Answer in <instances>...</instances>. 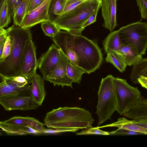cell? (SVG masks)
Returning a JSON list of instances; mask_svg holds the SVG:
<instances>
[{
    "mask_svg": "<svg viewBox=\"0 0 147 147\" xmlns=\"http://www.w3.org/2000/svg\"><path fill=\"white\" fill-rule=\"evenodd\" d=\"M114 83L116 99V110L120 115H123L140 101L141 93L137 87L129 84L126 80L115 78Z\"/></svg>",
    "mask_w": 147,
    "mask_h": 147,
    "instance_id": "obj_8",
    "label": "cell"
},
{
    "mask_svg": "<svg viewBox=\"0 0 147 147\" xmlns=\"http://www.w3.org/2000/svg\"><path fill=\"white\" fill-rule=\"evenodd\" d=\"M115 78L109 75L102 78L98 93V101L96 113L99 117L98 125L108 119L116 111V99L114 86Z\"/></svg>",
    "mask_w": 147,
    "mask_h": 147,
    "instance_id": "obj_5",
    "label": "cell"
},
{
    "mask_svg": "<svg viewBox=\"0 0 147 147\" xmlns=\"http://www.w3.org/2000/svg\"><path fill=\"white\" fill-rule=\"evenodd\" d=\"M101 6L102 5L99 6L85 22L82 27L83 29H84L86 27L96 21L98 13L101 7Z\"/></svg>",
    "mask_w": 147,
    "mask_h": 147,
    "instance_id": "obj_35",
    "label": "cell"
},
{
    "mask_svg": "<svg viewBox=\"0 0 147 147\" xmlns=\"http://www.w3.org/2000/svg\"><path fill=\"white\" fill-rule=\"evenodd\" d=\"M22 0H8V6L11 17H13Z\"/></svg>",
    "mask_w": 147,
    "mask_h": 147,
    "instance_id": "obj_34",
    "label": "cell"
},
{
    "mask_svg": "<svg viewBox=\"0 0 147 147\" xmlns=\"http://www.w3.org/2000/svg\"><path fill=\"white\" fill-rule=\"evenodd\" d=\"M118 30L122 44L131 45L142 56L147 49V23L140 21L129 24Z\"/></svg>",
    "mask_w": 147,
    "mask_h": 147,
    "instance_id": "obj_6",
    "label": "cell"
},
{
    "mask_svg": "<svg viewBox=\"0 0 147 147\" xmlns=\"http://www.w3.org/2000/svg\"><path fill=\"white\" fill-rule=\"evenodd\" d=\"M30 0H22L12 17L14 24L20 26L27 13Z\"/></svg>",
    "mask_w": 147,
    "mask_h": 147,
    "instance_id": "obj_24",
    "label": "cell"
},
{
    "mask_svg": "<svg viewBox=\"0 0 147 147\" xmlns=\"http://www.w3.org/2000/svg\"><path fill=\"white\" fill-rule=\"evenodd\" d=\"M147 71V58H142L133 65L130 79L135 84H139L138 79Z\"/></svg>",
    "mask_w": 147,
    "mask_h": 147,
    "instance_id": "obj_22",
    "label": "cell"
},
{
    "mask_svg": "<svg viewBox=\"0 0 147 147\" xmlns=\"http://www.w3.org/2000/svg\"><path fill=\"white\" fill-rule=\"evenodd\" d=\"M60 50L61 56L59 62L55 67L52 70L46 77L45 80L53 84L54 86H65L73 88V80L67 76L66 66L69 61L67 57Z\"/></svg>",
    "mask_w": 147,
    "mask_h": 147,
    "instance_id": "obj_12",
    "label": "cell"
},
{
    "mask_svg": "<svg viewBox=\"0 0 147 147\" xmlns=\"http://www.w3.org/2000/svg\"><path fill=\"white\" fill-rule=\"evenodd\" d=\"M30 80L21 75L6 76L0 74V96L30 95Z\"/></svg>",
    "mask_w": 147,
    "mask_h": 147,
    "instance_id": "obj_9",
    "label": "cell"
},
{
    "mask_svg": "<svg viewBox=\"0 0 147 147\" xmlns=\"http://www.w3.org/2000/svg\"><path fill=\"white\" fill-rule=\"evenodd\" d=\"M106 127H116L125 130L138 132L147 135V129L133 123L131 120L123 117L119 118L117 121L113 123L101 127L99 128Z\"/></svg>",
    "mask_w": 147,
    "mask_h": 147,
    "instance_id": "obj_17",
    "label": "cell"
},
{
    "mask_svg": "<svg viewBox=\"0 0 147 147\" xmlns=\"http://www.w3.org/2000/svg\"><path fill=\"white\" fill-rule=\"evenodd\" d=\"M109 135L115 136H129L146 135L141 132L125 130L118 128L116 130L109 132Z\"/></svg>",
    "mask_w": 147,
    "mask_h": 147,
    "instance_id": "obj_31",
    "label": "cell"
},
{
    "mask_svg": "<svg viewBox=\"0 0 147 147\" xmlns=\"http://www.w3.org/2000/svg\"><path fill=\"white\" fill-rule=\"evenodd\" d=\"M44 124L49 128H72L85 129L92 127L94 120L89 111L83 108L65 107L47 113Z\"/></svg>",
    "mask_w": 147,
    "mask_h": 147,
    "instance_id": "obj_2",
    "label": "cell"
},
{
    "mask_svg": "<svg viewBox=\"0 0 147 147\" xmlns=\"http://www.w3.org/2000/svg\"><path fill=\"white\" fill-rule=\"evenodd\" d=\"M50 0H45L38 7L27 13L20 27L30 29L37 24L49 20L48 11Z\"/></svg>",
    "mask_w": 147,
    "mask_h": 147,
    "instance_id": "obj_14",
    "label": "cell"
},
{
    "mask_svg": "<svg viewBox=\"0 0 147 147\" xmlns=\"http://www.w3.org/2000/svg\"><path fill=\"white\" fill-rule=\"evenodd\" d=\"M0 103L4 110L7 111L30 110L36 109L40 106L30 95L0 96Z\"/></svg>",
    "mask_w": 147,
    "mask_h": 147,
    "instance_id": "obj_11",
    "label": "cell"
},
{
    "mask_svg": "<svg viewBox=\"0 0 147 147\" xmlns=\"http://www.w3.org/2000/svg\"><path fill=\"white\" fill-rule=\"evenodd\" d=\"M60 56V49L55 43H53L46 52L42 54L38 60V67L44 80L57 66Z\"/></svg>",
    "mask_w": 147,
    "mask_h": 147,
    "instance_id": "obj_13",
    "label": "cell"
},
{
    "mask_svg": "<svg viewBox=\"0 0 147 147\" xmlns=\"http://www.w3.org/2000/svg\"><path fill=\"white\" fill-rule=\"evenodd\" d=\"M102 44L106 53L109 50L118 52L122 44L118 30L111 32L103 40Z\"/></svg>",
    "mask_w": 147,
    "mask_h": 147,
    "instance_id": "obj_19",
    "label": "cell"
},
{
    "mask_svg": "<svg viewBox=\"0 0 147 147\" xmlns=\"http://www.w3.org/2000/svg\"><path fill=\"white\" fill-rule=\"evenodd\" d=\"M45 124L33 117L16 116L0 122L2 130L10 135L42 134Z\"/></svg>",
    "mask_w": 147,
    "mask_h": 147,
    "instance_id": "obj_7",
    "label": "cell"
},
{
    "mask_svg": "<svg viewBox=\"0 0 147 147\" xmlns=\"http://www.w3.org/2000/svg\"><path fill=\"white\" fill-rule=\"evenodd\" d=\"M79 129H78L72 128H60L53 129L45 128L42 131V134H57L67 131L74 132L78 131Z\"/></svg>",
    "mask_w": 147,
    "mask_h": 147,
    "instance_id": "obj_30",
    "label": "cell"
},
{
    "mask_svg": "<svg viewBox=\"0 0 147 147\" xmlns=\"http://www.w3.org/2000/svg\"><path fill=\"white\" fill-rule=\"evenodd\" d=\"M123 57L127 65H133L142 58L132 46L129 44H122L118 52Z\"/></svg>",
    "mask_w": 147,
    "mask_h": 147,
    "instance_id": "obj_18",
    "label": "cell"
},
{
    "mask_svg": "<svg viewBox=\"0 0 147 147\" xmlns=\"http://www.w3.org/2000/svg\"><path fill=\"white\" fill-rule=\"evenodd\" d=\"M61 50L70 62L78 66L79 65L80 57L78 54L74 50L70 48H67Z\"/></svg>",
    "mask_w": 147,
    "mask_h": 147,
    "instance_id": "obj_27",
    "label": "cell"
},
{
    "mask_svg": "<svg viewBox=\"0 0 147 147\" xmlns=\"http://www.w3.org/2000/svg\"><path fill=\"white\" fill-rule=\"evenodd\" d=\"M0 5V27L4 28L7 27L11 21L8 0H4Z\"/></svg>",
    "mask_w": 147,
    "mask_h": 147,
    "instance_id": "obj_25",
    "label": "cell"
},
{
    "mask_svg": "<svg viewBox=\"0 0 147 147\" xmlns=\"http://www.w3.org/2000/svg\"><path fill=\"white\" fill-rule=\"evenodd\" d=\"M6 34L12 40V49L10 55L0 63V74L6 76L20 75L21 61L25 47L32 39L29 28H23L15 24L6 29Z\"/></svg>",
    "mask_w": 147,
    "mask_h": 147,
    "instance_id": "obj_3",
    "label": "cell"
},
{
    "mask_svg": "<svg viewBox=\"0 0 147 147\" xmlns=\"http://www.w3.org/2000/svg\"><path fill=\"white\" fill-rule=\"evenodd\" d=\"M5 41L0 42V57L2 56Z\"/></svg>",
    "mask_w": 147,
    "mask_h": 147,
    "instance_id": "obj_39",
    "label": "cell"
},
{
    "mask_svg": "<svg viewBox=\"0 0 147 147\" xmlns=\"http://www.w3.org/2000/svg\"><path fill=\"white\" fill-rule=\"evenodd\" d=\"M102 14L104 20L103 26L113 32L117 25V0H102Z\"/></svg>",
    "mask_w": 147,
    "mask_h": 147,
    "instance_id": "obj_15",
    "label": "cell"
},
{
    "mask_svg": "<svg viewBox=\"0 0 147 147\" xmlns=\"http://www.w3.org/2000/svg\"><path fill=\"white\" fill-rule=\"evenodd\" d=\"M102 0H87L73 9L62 14L54 22L59 29L81 34L82 27L89 17L102 5Z\"/></svg>",
    "mask_w": 147,
    "mask_h": 147,
    "instance_id": "obj_4",
    "label": "cell"
},
{
    "mask_svg": "<svg viewBox=\"0 0 147 147\" xmlns=\"http://www.w3.org/2000/svg\"><path fill=\"white\" fill-rule=\"evenodd\" d=\"M92 134L109 135L108 132L105 131L100 130L99 127H90L86 129H84L80 132L76 134V135H78Z\"/></svg>",
    "mask_w": 147,
    "mask_h": 147,
    "instance_id": "obj_29",
    "label": "cell"
},
{
    "mask_svg": "<svg viewBox=\"0 0 147 147\" xmlns=\"http://www.w3.org/2000/svg\"><path fill=\"white\" fill-rule=\"evenodd\" d=\"M4 1V0H0V4H1V3H2Z\"/></svg>",
    "mask_w": 147,
    "mask_h": 147,
    "instance_id": "obj_41",
    "label": "cell"
},
{
    "mask_svg": "<svg viewBox=\"0 0 147 147\" xmlns=\"http://www.w3.org/2000/svg\"><path fill=\"white\" fill-rule=\"evenodd\" d=\"M36 49L32 40H29L25 47L21 61L20 75L29 80L36 73L38 67Z\"/></svg>",
    "mask_w": 147,
    "mask_h": 147,
    "instance_id": "obj_10",
    "label": "cell"
},
{
    "mask_svg": "<svg viewBox=\"0 0 147 147\" xmlns=\"http://www.w3.org/2000/svg\"><path fill=\"white\" fill-rule=\"evenodd\" d=\"M7 37L5 42L3 53L2 56L0 57V63L4 61L10 55L12 49L11 38L7 34Z\"/></svg>",
    "mask_w": 147,
    "mask_h": 147,
    "instance_id": "obj_28",
    "label": "cell"
},
{
    "mask_svg": "<svg viewBox=\"0 0 147 147\" xmlns=\"http://www.w3.org/2000/svg\"><path fill=\"white\" fill-rule=\"evenodd\" d=\"M142 76L147 77V71L144 73Z\"/></svg>",
    "mask_w": 147,
    "mask_h": 147,
    "instance_id": "obj_40",
    "label": "cell"
},
{
    "mask_svg": "<svg viewBox=\"0 0 147 147\" xmlns=\"http://www.w3.org/2000/svg\"><path fill=\"white\" fill-rule=\"evenodd\" d=\"M106 54L105 60L107 62L112 64L121 72L125 71L127 65L119 53L114 50H109Z\"/></svg>",
    "mask_w": 147,
    "mask_h": 147,
    "instance_id": "obj_21",
    "label": "cell"
},
{
    "mask_svg": "<svg viewBox=\"0 0 147 147\" xmlns=\"http://www.w3.org/2000/svg\"><path fill=\"white\" fill-rule=\"evenodd\" d=\"M67 0H50L48 11L49 20L53 22L62 14Z\"/></svg>",
    "mask_w": 147,
    "mask_h": 147,
    "instance_id": "obj_20",
    "label": "cell"
},
{
    "mask_svg": "<svg viewBox=\"0 0 147 147\" xmlns=\"http://www.w3.org/2000/svg\"><path fill=\"white\" fill-rule=\"evenodd\" d=\"M132 122L136 125L147 129V123L140 122L132 120Z\"/></svg>",
    "mask_w": 147,
    "mask_h": 147,
    "instance_id": "obj_38",
    "label": "cell"
},
{
    "mask_svg": "<svg viewBox=\"0 0 147 147\" xmlns=\"http://www.w3.org/2000/svg\"><path fill=\"white\" fill-rule=\"evenodd\" d=\"M41 27L45 34L51 38L60 30L54 22L49 20L42 22Z\"/></svg>",
    "mask_w": 147,
    "mask_h": 147,
    "instance_id": "obj_26",
    "label": "cell"
},
{
    "mask_svg": "<svg viewBox=\"0 0 147 147\" xmlns=\"http://www.w3.org/2000/svg\"><path fill=\"white\" fill-rule=\"evenodd\" d=\"M66 69L67 76L73 80L74 83L78 84L80 83L83 74L86 73L82 68L69 61L67 64Z\"/></svg>",
    "mask_w": 147,
    "mask_h": 147,
    "instance_id": "obj_23",
    "label": "cell"
},
{
    "mask_svg": "<svg viewBox=\"0 0 147 147\" xmlns=\"http://www.w3.org/2000/svg\"><path fill=\"white\" fill-rule=\"evenodd\" d=\"M44 1L42 0H30L27 13L38 7Z\"/></svg>",
    "mask_w": 147,
    "mask_h": 147,
    "instance_id": "obj_36",
    "label": "cell"
},
{
    "mask_svg": "<svg viewBox=\"0 0 147 147\" xmlns=\"http://www.w3.org/2000/svg\"><path fill=\"white\" fill-rule=\"evenodd\" d=\"M7 37L6 29L0 27V42L5 41Z\"/></svg>",
    "mask_w": 147,
    "mask_h": 147,
    "instance_id": "obj_37",
    "label": "cell"
},
{
    "mask_svg": "<svg viewBox=\"0 0 147 147\" xmlns=\"http://www.w3.org/2000/svg\"><path fill=\"white\" fill-rule=\"evenodd\" d=\"M84 1L83 0H68L62 14L73 9Z\"/></svg>",
    "mask_w": 147,
    "mask_h": 147,
    "instance_id": "obj_33",
    "label": "cell"
},
{
    "mask_svg": "<svg viewBox=\"0 0 147 147\" xmlns=\"http://www.w3.org/2000/svg\"><path fill=\"white\" fill-rule=\"evenodd\" d=\"M44 80L36 73L30 79V95L40 106L41 105L46 95Z\"/></svg>",
    "mask_w": 147,
    "mask_h": 147,
    "instance_id": "obj_16",
    "label": "cell"
},
{
    "mask_svg": "<svg viewBox=\"0 0 147 147\" xmlns=\"http://www.w3.org/2000/svg\"><path fill=\"white\" fill-rule=\"evenodd\" d=\"M52 39L60 49L70 48L74 50L80 57L78 66L86 73L94 72L102 64V54L97 43L82 34L60 30Z\"/></svg>",
    "mask_w": 147,
    "mask_h": 147,
    "instance_id": "obj_1",
    "label": "cell"
},
{
    "mask_svg": "<svg viewBox=\"0 0 147 147\" xmlns=\"http://www.w3.org/2000/svg\"><path fill=\"white\" fill-rule=\"evenodd\" d=\"M84 0V1H86V0Z\"/></svg>",
    "mask_w": 147,
    "mask_h": 147,
    "instance_id": "obj_42",
    "label": "cell"
},
{
    "mask_svg": "<svg viewBox=\"0 0 147 147\" xmlns=\"http://www.w3.org/2000/svg\"><path fill=\"white\" fill-rule=\"evenodd\" d=\"M142 19L147 20V0H136Z\"/></svg>",
    "mask_w": 147,
    "mask_h": 147,
    "instance_id": "obj_32",
    "label": "cell"
},
{
    "mask_svg": "<svg viewBox=\"0 0 147 147\" xmlns=\"http://www.w3.org/2000/svg\"></svg>",
    "mask_w": 147,
    "mask_h": 147,
    "instance_id": "obj_43",
    "label": "cell"
}]
</instances>
